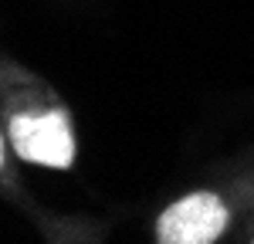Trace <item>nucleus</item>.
<instances>
[{
	"label": "nucleus",
	"mask_w": 254,
	"mask_h": 244,
	"mask_svg": "<svg viewBox=\"0 0 254 244\" xmlns=\"http://www.w3.org/2000/svg\"><path fill=\"white\" fill-rule=\"evenodd\" d=\"M10 139L24 160L41 163V166L64 170V166H71V156H75L71 129H68V119L61 112L17 116L10 122Z\"/></svg>",
	"instance_id": "f257e3e1"
},
{
	"label": "nucleus",
	"mask_w": 254,
	"mask_h": 244,
	"mask_svg": "<svg viewBox=\"0 0 254 244\" xmlns=\"http://www.w3.org/2000/svg\"><path fill=\"white\" fill-rule=\"evenodd\" d=\"M227 227V207L214 193H193L163 210L156 234L163 244H210Z\"/></svg>",
	"instance_id": "f03ea898"
},
{
	"label": "nucleus",
	"mask_w": 254,
	"mask_h": 244,
	"mask_svg": "<svg viewBox=\"0 0 254 244\" xmlns=\"http://www.w3.org/2000/svg\"><path fill=\"white\" fill-rule=\"evenodd\" d=\"M0 153H3V149H0ZM0 160H3V156H0Z\"/></svg>",
	"instance_id": "7ed1b4c3"
}]
</instances>
